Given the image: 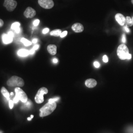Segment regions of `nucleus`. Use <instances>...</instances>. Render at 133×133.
<instances>
[{
    "mask_svg": "<svg viewBox=\"0 0 133 133\" xmlns=\"http://www.w3.org/2000/svg\"><path fill=\"white\" fill-rule=\"evenodd\" d=\"M56 108V103L48 102L39 109L41 117H44L51 114Z\"/></svg>",
    "mask_w": 133,
    "mask_h": 133,
    "instance_id": "1",
    "label": "nucleus"
},
{
    "mask_svg": "<svg viewBox=\"0 0 133 133\" xmlns=\"http://www.w3.org/2000/svg\"><path fill=\"white\" fill-rule=\"evenodd\" d=\"M7 85L11 87H23L24 85L23 79L17 76H12L7 81Z\"/></svg>",
    "mask_w": 133,
    "mask_h": 133,
    "instance_id": "2",
    "label": "nucleus"
},
{
    "mask_svg": "<svg viewBox=\"0 0 133 133\" xmlns=\"http://www.w3.org/2000/svg\"><path fill=\"white\" fill-rule=\"evenodd\" d=\"M117 54L121 60L127 59L129 54L128 48L124 44H120L117 48Z\"/></svg>",
    "mask_w": 133,
    "mask_h": 133,
    "instance_id": "3",
    "label": "nucleus"
},
{
    "mask_svg": "<svg viewBox=\"0 0 133 133\" xmlns=\"http://www.w3.org/2000/svg\"><path fill=\"white\" fill-rule=\"evenodd\" d=\"M48 89L45 87H42L38 90L37 94L36 95L35 100L37 103L41 104L44 101L43 95L48 94Z\"/></svg>",
    "mask_w": 133,
    "mask_h": 133,
    "instance_id": "4",
    "label": "nucleus"
},
{
    "mask_svg": "<svg viewBox=\"0 0 133 133\" xmlns=\"http://www.w3.org/2000/svg\"><path fill=\"white\" fill-rule=\"evenodd\" d=\"M17 3L15 0H5L4 6H5L8 11H13L17 6Z\"/></svg>",
    "mask_w": 133,
    "mask_h": 133,
    "instance_id": "5",
    "label": "nucleus"
},
{
    "mask_svg": "<svg viewBox=\"0 0 133 133\" xmlns=\"http://www.w3.org/2000/svg\"><path fill=\"white\" fill-rule=\"evenodd\" d=\"M15 92L16 96H17L19 100H20L22 103H26L28 101V97L26 94L25 93L24 91L21 89L19 87H16L15 89Z\"/></svg>",
    "mask_w": 133,
    "mask_h": 133,
    "instance_id": "6",
    "label": "nucleus"
},
{
    "mask_svg": "<svg viewBox=\"0 0 133 133\" xmlns=\"http://www.w3.org/2000/svg\"><path fill=\"white\" fill-rule=\"evenodd\" d=\"M39 5L45 9H50L54 6V3L52 0H38Z\"/></svg>",
    "mask_w": 133,
    "mask_h": 133,
    "instance_id": "7",
    "label": "nucleus"
},
{
    "mask_svg": "<svg viewBox=\"0 0 133 133\" xmlns=\"http://www.w3.org/2000/svg\"><path fill=\"white\" fill-rule=\"evenodd\" d=\"M36 14V10L31 7H28L24 12V16L27 18H33Z\"/></svg>",
    "mask_w": 133,
    "mask_h": 133,
    "instance_id": "8",
    "label": "nucleus"
},
{
    "mask_svg": "<svg viewBox=\"0 0 133 133\" xmlns=\"http://www.w3.org/2000/svg\"><path fill=\"white\" fill-rule=\"evenodd\" d=\"M115 18L116 21L121 26H123L124 25V24H125L126 17H124V16L123 14H117L115 15Z\"/></svg>",
    "mask_w": 133,
    "mask_h": 133,
    "instance_id": "9",
    "label": "nucleus"
},
{
    "mask_svg": "<svg viewBox=\"0 0 133 133\" xmlns=\"http://www.w3.org/2000/svg\"><path fill=\"white\" fill-rule=\"evenodd\" d=\"M72 30L76 33H81L83 31L84 27L83 26L79 23H76L72 25L71 27Z\"/></svg>",
    "mask_w": 133,
    "mask_h": 133,
    "instance_id": "10",
    "label": "nucleus"
},
{
    "mask_svg": "<svg viewBox=\"0 0 133 133\" xmlns=\"http://www.w3.org/2000/svg\"><path fill=\"white\" fill-rule=\"evenodd\" d=\"M85 85L87 87L91 88H93L95 87L97 84V82L95 79H92V78H90V79H87L85 81Z\"/></svg>",
    "mask_w": 133,
    "mask_h": 133,
    "instance_id": "11",
    "label": "nucleus"
},
{
    "mask_svg": "<svg viewBox=\"0 0 133 133\" xmlns=\"http://www.w3.org/2000/svg\"><path fill=\"white\" fill-rule=\"evenodd\" d=\"M48 50L52 55H55L57 53V46L54 44H49L48 46Z\"/></svg>",
    "mask_w": 133,
    "mask_h": 133,
    "instance_id": "12",
    "label": "nucleus"
},
{
    "mask_svg": "<svg viewBox=\"0 0 133 133\" xmlns=\"http://www.w3.org/2000/svg\"><path fill=\"white\" fill-rule=\"evenodd\" d=\"M2 39L4 43L5 44H9L12 42L13 41V38L10 37V36L8 34H4L2 36Z\"/></svg>",
    "mask_w": 133,
    "mask_h": 133,
    "instance_id": "13",
    "label": "nucleus"
},
{
    "mask_svg": "<svg viewBox=\"0 0 133 133\" xmlns=\"http://www.w3.org/2000/svg\"><path fill=\"white\" fill-rule=\"evenodd\" d=\"M17 54L20 57H26L30 54V51L25 49H21L18 51Z\"/></svg>",
    "mask_w": 133,
    "mask_h": 133,
    "instance_id": "14",
    "label": "nucleus"
},
{
    "mask_svg": "<svg viewBox=\"0 0 133 133\" xmlns=\"http://www.w3.org/2000/svg\"><path fill=\"white\" fill-rule=\"evenodd\" d=\"M1 93L3 94V95L5 97V98L8 100H10V94L9 93L8 90L5 89V88L4 87H2L1 88Z\"/></svg>",
    "mask_w": 133,
    "mask_h": 133,
    "instance_id": "15",
    "label": "nucleus"
},
{
    "mask_svg": "<svg viewBox=\"0 0 133 133\" xmlns=\"http://www.w3.org/2000/svg\"><path fill=\"white\" fill-rule=\"evenodd\" d=\"M62 33L61 30L60 29H56L50 32V35L55 37H59L60 36L61 34Z\"/></svg>",
    "mask_w": 133,
    "mask_h": 133,
    "instance_id": "16",
    "label": "nucleus"
},
{
    "mask_svg": "<svg viewBox=\"0 0 133 133\" xmlns=\"http://www.w3.org/2000/svg\"><path fill=\"white\" fill-rule=\"evenodd\" d=\"M125 24L127 27H131L133 25V21L132 18H131L130 16H127L126 17Z\"/></svg>",
    "mask_w": 133,
    "mask_h": 133,
    "instance_id": "17",
    "label": "nucleus"
},
{
    "mask_svg": "<svg viewBox=\"0 0 133 133\" xmlns=\"http://www.w3.org/2000/svg\"><path fill=\"white\" fill-rule=\"evenodd\" d=\"M21 42L23 43L24 44V45L26 46L31 45L32 44V43L30 41H29L28 39L23 38L21 39Z\"/></svg>",
    "mask_w": 133,
    "mask_h": 133,
    "instance_id": "18",
    "label": "nucleus"
},
{
    "mask_svg": "<svg viewBox=\"0 0 133 133\" xmlns=\"http://www.w3.org/2000/svg\"><path fill=\"white\" fill-rule=\"evenodd\" d=\"M20 24L19 22H15V23H14L13 24L11 25V28L15 30L16 29H17V28H18V27H20Z\"/></svg>",
    "mask_w": 133,
    "mask_h": 133,
    "instance_id": "19",
    "label": "nucleus"
},
{
    "mask_svg": "<svg viewBox=\"0 0 133 133\" xmlns=\"http://www.w3.org/2000/svg\"><path fill=\"white\" fill-rule=\"evenodd\" d=\"M59 99H60L59 97H56V98H53V99H50L49 100H48V102H49V103H54V102L58 101Z\"/></svg>",
    "mask_w": 133,
    "mask_h": 133,
    "instance_id": "20",
    "label": "nucleus"
},
{
    "mask_svg": "<svg viewBox=\"0 0 133 133\" xmlns=\"http://www.w3.org/2000/svg\"><path fill=\"white\" fill-rule=\"evenodd\" d=\"M25 103V107H26V108H31V105H32V103L31 102V101H30V100H28V101H27L26 103Z\"/></svg>",
    "mask_w": 133,
    "mask_h": 133,
    "instance_id": "21",
    "label": "nucleus"
},
{
    "mask_svg": "<svg viewBox=\"0 0 133 133\" xmlns=\"http://www.w3.org/2000/svg\"><path fill=\"white\" fill-rule=\"evenodd\" d=\"M14 101L12 100H9V106H10V109H12L14 107Z\"/></svg>",
    "mask_w": 133,
    "mask_h": 133,
    "instance_id": "22",
    "label": "nucleus"
},
{
    "mask_svg": "<svg viewBox=\"0 0 133 133\" xmlns=\"http://www.w3.org/2000/svg\"><path fill=\"white\" fill-rule=\"evenodd\" d=\"M39 20L38 19H36L33 22V25L34 26H38V24L39 23Z\"/></svg>",
    "mask_w": 133,
    "mask_h": 133,
    "instance_id": "23",
    "label": "nucleus"
},
{
    "mask_svg": "<svg viewBox=\"0 0 133 133\" xmlns=\"http://www.w3.org/2000/svg\"><path fill=\"white\" fill-rule=\"evenodd\" d=\"M67 34H68V32L67 31H64V32H62V33L61 34V35H60V37L61 38H64V37H65V36H66V35H67Z\"/></svg>",
    "mask_w": 133,
    "mask_h": 133,
    "instance_id": "24",
    "label": "nucleus"
},
{
    "mask_svg": "<svg viewBox=\"0 0 133 133\" xmlns=\"http://www.w3.org/2000/svg\"><path fill=\"white\" fill-rule=\"evenodd\" d=\"M13 101H14V103H15V104H16V103H17L18 102V101H19V99L17 96H16V95H15V97H14Z\"/></svg>",
    "mask_w": 133,
    "mask_h": 133,
    "instance_id": "25",
    "label": "nucleus"
},
{
    "mask_svg": "<svg viewBox=\"0 0 133 133\" xmlns=\"http://www.w3.org/2000/svg\"><path fill=\"white\" fill-rule=\"evenodd\" d=\"M94 65L95 68H98L100 67V63L99 62L96 61V62H95L94 63Z\"/></svg>",
    "mask_w": 133,
    "mask_h": 133,
    "instance_id": "26",
    "label": "nucleus"
},
{
    "mask_svg": "<svg viewBox=\"0 0 133 133\" xmlns=\"http://www.w3.org/2000/svg\"><path fill=\"white\" fill-rule=\"evenodd\" d=\"M103 60L104 62H105V63H107L108 62V58L107 57V56L104 55L103 56Z\"/></svg>",
    "mask_w": 133,
    "mask_h": 133,
    "instance_id": "27",
    "label": "nucleus"
},
{
    "mask_svg": "<svg viewBox=\"0 0 133 133\" xmlns=\"http://www.w3.org/2000/svg\"><path fill=\"white\" fill-rule=\"evenodd\" d=\"M122 42L123 43H126V36L125 34L122 35Z\"/></svg>",
    "mask_w": 133,
    "mask_h": 133,
    "instance_id": "28",
    "label": "nucleus"
},
{
    "mask_svg": "<svg viewBox=\"0 0 133 133\" xmlns=\"http://www.w3.org/2000/svg\"><path fill=\"white\" fill-rule=\"evenodd\" d=\"M124 30H125V31L127 32V33H129L130 32V29L128 28V27L127 26H124Z\"/></svg>",
    "mask_w": 133,
    "mask_h": 133,
    "instance_id": "29",
    "label": "nucleus"
},
{
    "mask_svg": "<svg viewBox=\"0 0 133 133\" xmlns=\"http://www.w3.org/2000/svg\"><path fill=\"white\" fill-rule=\"evenodd\" d=\"M49 29L48 28L44 29L43 31V34H45L48 33V32H49Z\"/></svg>",
    "mask_w": 133,
    "mask_h": 133,
    "instance_id": "30",
    "label": "nucleus"
},
{
    "mask_svg": "<svg viewBox=\"0 0 133 133\" xmlns=\"http://www.w3.org/2000/svg\"><path fill=\"white\" fill-rule=\"evenodd\" d=\"M8 35L10 36V37H11V38H14V34L12 32H9Z\"/></svg>",
    "mask_w": 133,
    "mask_h": 133,
    "instance_id": "31",
    "label": "nucleus"
},
{
    "mask_svg": "<svg viewBox=\"0 0 133 133\" xmlns=\"http://www.w3.org/2000/svg\"><path fill=\"white\" fill-rule=\"evenodd\" d=\"M20 31H21V29L20 27H18L15 30V31L16 33H19L20 32Z\"/></svg>",
    "mask_w": 133,
    "mask_h": 133,
    "instance_id": "32",
    "label": "nucleus"
},
{
    "mask_svg": "<svg viewBox=\"0 0 133 133\" xmlns=\"http://www.w3.org/2000/svg\"><path fill=\"white\" fill-rule=\"evenodd\" d=\"M35 51V50L34 48H32L31 50H30V54H34Z\"/></svg>",
    "mask_w": 133,
    "mask_h": 133,
    "instance_id": "33",
    "label": "nucleus"
},
{
    "mask_svg": "<svg viewBox=\"0 0 133 133\" xmlns=\"http://www.w3.org/2000/svg\"><path fill=\"white\" fill-rule=\"evenodd\" d=\"M4 24V21H3V20L0 19V27L3 26Z\"/></svg>",
    "mask_w": 133,
    "mask_h": 133,
    "instance_id": "34",
    "label": "nucleus"
},
{
    "mask_svg": "<svg viewBox=\"0 0 133 133\" xmlns=\"http://www.w3.org/2000/svg\"><path fill=\"white\" fill-rule=\"evenodd\" d=\"M38 48H39V45H38V44H37V45H35L34 46L33 48H34L35 50H37Z\"/></svg>",
    "mask_w": 133,
    "mask_h": 133,
    "instance_id": "35",
    "label": "nucleus"
},
{
    "mask_svg": "<svg viewBox=\"0 0 133 133\" xmlns=\"http://www.w3.org/2000/svg\"><path fill=\"white\" fill-rule=\"evenodd\" d=\"M53 62L54 63H58V59H56V58H54L52 60Z\"/></svg>",
    "mask_w": 133,
    "mask_h": 133,
    "instance_id": "36",
    "label": "nucleus"
},
{
    "mask_svg": "<svg viewBox=\"0 0 133 133\" xmlns=\"http://www.w3.org/2000/svg\"><path fill=\"white\" fill-rule=\"evenodd\" d=\"M37 42H38V39H37V38H35L32 41V42L33 43H37Z\"/></svg>",
    "mask_w": 133,
    "mask_h": 133,
    "instance_id": "37",
    "label": "nucleus"
},
{
    "mask_svg": "<svg viewBox=\"0 0 133 133\" xmlns=\"http://www.w3.org/2000/svg\"><path fill=\"white\" fill-rule=\"evenodd\" d=\"M131 58H132V55L131 54H129L128 55V56H127V59H131Z\"/></svg>",
    "mask_w": 133,
    "mask_h": 133,
    "instance_id": "38",
    "label": "nucleus"
},
{
    "mask_svg": "<svg viewBox=\"0 0 133 133\" xmlns=\"http://www.w3.org/2000/svg\"><path fill=\"white\" fill-rule=\"evenodd\" d=\"M10 95H11V96H13V95H14V93H13V92H11Z\"/></svg>",
    "mask_w": 133,
    "mask_h": 133,
    "instance_id": "39",
    "label": "nucleus"
},
{
    "mask_svg": "<svg viewBox=\"0 0 133 133\" xmlns=\"http://www.w3.org/2000/svg\"><path fill=\"white\" fill-rule=\"evenodd\" d=\"M28 120H29V121H30V120H31V119H32V118H31V117H28Z\"/></svg>",
    "mask_w": 133,
    "mask_h": 133,
    "instance_id": "40",
    "label": "nucleus"
},
{
    "mask_svg": "<svg viewBox=\"0 0 133 133\" xmlns=\"http://www.w3.org/2000/svg\"><path fill=\"white\" fill-rule=\"evenodd\" d=\"M33 117H34L33 115H31V118H32H32H33Z\"/></svg>",
    "mask_w": 133,
    "mask_h": 133,
    "instance_id": "41",
    "label": "nucleus"
},
{
    "mask_svg": "<svg viewBox=\"0 0 133 133\" xmlns=\"http://www.w3.org/2000/svg\"><path fill=\"white\" fill-rule=\"evenodd\" d=\"M131 3H132V4L133 5V0H132V1H131Z\"/></svg>",
    "mask_w": 133,
    "mask_h": 133,
    "instance_id": "42",
    "label": "nucleus"
},
{
    "mask_svg": "<svg viewBox=\"0 0 133 133\" xmlns=\"http://www.w3.org/2000/svg\"><path fill=\"white\" fill-rule=\"evenodd\" d=\"M132 20H133V18H132Z\"/></svg>",
    "mask_w": 133,
    "mask_h": 133,
    "instance_id": "43",
    "label": "nucleus"
}]
</instances>
